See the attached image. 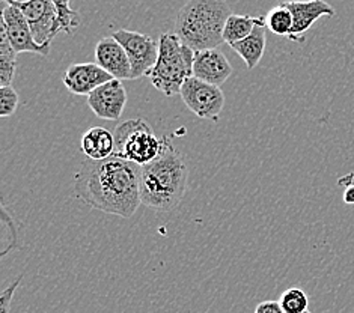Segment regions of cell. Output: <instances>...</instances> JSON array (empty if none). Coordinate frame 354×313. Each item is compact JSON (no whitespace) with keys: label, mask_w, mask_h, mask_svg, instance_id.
<instances>
[{"label":"cell","mask_w":354,"mask_h":313,"mask_svg":"<svg viewBox=\"0 0 354 313\" xmlns=\"http://www.w3.org/2000/svg\"><path fill=\"white\" fill-rule=\"evenodd\" d=\"M257 26H266V15L250 17L231 14L225 23L223 41L231 47L232 44H237V42L246 39Z\"/></svg>","instance_id":"cell-17"},{"label":"cell","mask_w":354,"mask_h":313,"mask_svg":"<svg viewBox=\"0 0 354 313\" xmlns=\"http://www.w3.org/2000/svg\"><path fill=\"white\" fill-rule=\"evenodd\" d=\"M292 15L282 3L272 8V10L266 14V28L277 37H285L290 39L292 33Z\"/></svg>","instance_id":"cell-20"},{"label":"cell","mask_w":354,"mask_h":313,"mask_svg":"<svg viewBox=\"0 0 354 313\" xmlns=\"http://www.w3.org/2000/svg\"><path fill=\"white\" fill-rule=\"evenodd\" d=\"M279 304L285 313H305L309 310V298L301 287H290L279 298Z\"/></svg>","instance_id":"cell-21"},{"label":"cell","mask_w":354,"mask_h":313,"mask_svg":"<svg viewBox=\"0 0 354 313\" xmlns=\"http://www.w3.org/2000/svg\"><path fill=\"white\" fill-rule=\"evenodd\" d=\"M0 222H2V232H0V255L3 258L10 252L20 247L21 225L19 223V220L10 213V209L6 208L3 202H2V217H0Z\"/></svg>","instance_id":"cell-19"},{"label":"cell","mask_w":354,"mask_h":313,"mask_svg":"<svg viewBox=\"0 0 354 313\" xmlns=\"http://www.w3.org/2000/svg\"><path fill=\"white\" fill-rule=\"evenodd\" d=\"M195 52L189 48L175 33H162L158 38V59L149 74L153 86L174 97L180 94L183 84L193 77Z\"/></svg>","instance_id":"cell-4"},{"label":"cell","mask_w":354,"mask_h":313,"mask_svg":"<svg viewBox=\"0 0 354 313\" xmlns=\"http://www.w3.org/2000/svg\"><path fill=\"white\" fill-rule=\"evenodd\" d=\"M17 70V53L12 48L0 14V88L11 86Z\"/></svg>","instance_id":"cell-18"},{"label":"cell","mask_w":354,"mask_h":313,"mask_svg":"<svg viewBox=\"0 0 354 313\" xmlns=\"http://www.w3.org/2000/svg\"><path fill=\"white\" fill-rule=\"evenodd\" d=\"M232 65L218 48L204 50L195 53L193 62V77L221 88L231 77Z\"/></svg>","instance_id":"cell-13"},{"label":"cell","mask_w":354,"mask_h":313,"mask_svg":"<svg viewBox=\"0 0 354 313\" xmlns=\"http://www.w3.org/2000/svg\"><path fill=\"white\" fill-rule=\"evenodd\" d=\"M19 94H17V91L12 86L0 88V116H12L17 112V108H19Z\"/></svg>","instance_id":"cell-23"},{"label":"cell","mask_w":354,"mask_h":313,"mask_svg":"<svg viewBox=\"0 0 354 313\" xmlns=\"http://www.w3.org/2000/svg\"><path fill=\"white\" fill-rule=\"evenodd\" d=\"M57 14H59V26H61V33L71 35L75 28L80 26V15L77 11H74L68 0H55Z\"/></svg>","instance_id":"cell-22"},{"label":"cell","mask_w":354,"mask_h":313,"mask_svg":"<svg viewBox=\"0 0 354 313\" xmlns=\"http://www.w3.org/2000/svg\"><path fill=\"white\" fill-rule=\"evenodd\" d=\"M82 152L88 160L101 162L115 154V137L113 133L104 126H92L82 136Z\"/></svg>","instance_id":"cell-15"},{"label":"cell","mask_w":354,"mask_h":313,"mask_svg":"<svg viewBox=\"0 0 354 313\" xmlns=\"http://www.w3.org/2000/svg\"><path fill=\"white\" fill-rule=\"evenodd\" d=\"M305 313H310V312H309V310H308V312H305Z\"/></svg>","instance_id":"cell-27"},{"label":"cell","mask_w":354,"mask_h":313,"mask_svg":"<svg viewBox=\"0 0 354 313\" xmlns=\"http://www.w3.org/2000/svg\"><path fill=\"white\" fill-rule=\"evenodd\" d=\"M2 19L6 28V35L10 38V42L15 53H37L41 56H48L50 47L39 46L38 42L33 39L32 30L24 14L17 8L10 0L5 2L2 11Z\"/></svg>","instance_id":"cell-9"},{"label":"cell","mask_w":354,"mask_h":313,"mask_svg":"<svg viewBox=\"0 0 354 313\" xmlns=\"http://www.w3.org/2000/svg\"><path fill=\"white\" fill-rule=\"evenodd\" d=\"M88 104L100 120L120 121L127 104V91L121 80H111L88 97Z\"/></svg>","instance_id":"cell-10"},{"label":"cell","mask_w":354,"mask_h":313,"mask_svg":"<svg viewBox=\"0 0 354 313\" xmlns=\"http://www.w3.org/2000/svg\"><path fill=\"white\" fill-rule=\"evenodd\" d=\"M112 37L124 47L130 59L133 80L140 79L143 75L149 77L158 59V41L143 33L125 29L113 32Z\"/></svg>","instance_id":"cell-8"},{"label":"cell","mask_w":354,"mask_h":313,"mask_svg":"<svg viewBox=\"0 0 354 313\" xmlns=\"http://www.w3.org/2000/svg\"><path fill=\"white\" fill-rule=\"evenodd\" d=\"M230 15L231 8L223 0H190L176 15L175 35L195 53L218 48Z\"/></svg>","instance_id":"cell-3"},{"label":"cell","mask_w":354,"mask_h":313,"mask_svg":"<svg viewBox=\"0 0 354 313\" xmlns=\"http://www.w3.org/2000/svg\"><path fill=\"white\" fill-rule=\"evenodd\" d=\"M140 173V166L116 155L101 162L86 158L74 175V194L106 214L130 218L142 204Z\"/></svg>","instance_id":"cell-1"},{"label":"cell","mask_w":354,"mask_h":313,"mask_svg":"<svg viewBox=\"0 0 354 313\" xmlns=\"http://www.w3.org/2000/svg\"><path fill=\"white\" fill-rule=\"evenodd\" d=\"M180 95L184 104L199 120L217 122L225 106V94L218 86H213L195 77H190L183 84Z\"/></svg>","instance_id":"cell-6"},{"label":"cell","mask_w":354,"mask_h":313,"mask_svg":"<svg viewBox=\"0 0 354 313\" xmlns=\"http://www.w3.org/2000/svg\"><path fill=\"white\" fill-rule=\"evenodd\" d=\"M113 80L97 64H73L64 75V84L73 95L89 97L92 92L103 86L104 83Z\"/></svg>","instance_id":"cell-11"},{"label":"cell","mask_w":354,"mask_h":313,"mask_svg":"<svg viewBox=\"0 0 354 313\" xmlns=\"http://www.w3.org/2000/svg\"><path fill=\"white\" fill-rule=\"evenodd\" d=\"M266 26H257L246 39L232 44L231 48L243 59L249 70H254L266 53Z\"/></svg>","instance_id":"cell-16"},{"label":"cell","mask_w":354,"mask_h":313,"mask_svg":"<svg viewBox=\"0 0 354 313\" xmlns=\"http://www.w3.org/2000/svg\"><path fill=\"white\" fill-rule=\"evenodd\" d=\"M10 2L19 8L26 17L33 39L39 46H52L53 39L61 33L56 2L53 0H29V2L10 0Z\"/></svg>","instance_id":"cell-7"},{"label":"cell","mask_w":354,"mask_h":313,"mask_svg":"<svg viewBox=\"0 0 354 313\" xmlns=\"http://www.w3.org/2000/svg\"><path fill=\"white\" fill-rule=\"evenodd\" d=\"M342 199H344V202L347 205H354V184L347 185V189L344 190Z\"/></svg>","instance_id":"cell-26"},{"label":"cell","mask_w":354,"mask_h":313,"mask_svg":"<svg viewBox=\"0 0 354 313\" xmlns=\"http://www.w3.org/2000/svg\"><path fill=\"white\" fill-rule=\"evenodd\" d=\"M286 10L292 15V33L290 39L301 42L303 35L314 26L317 20L322 17H333L335 8L323 0H310V2H283L282 3Z\"/></svg>","instance_id":"cell-14"},{"label":"cell","mask_w":354,"mask_h":313,"mask_svg":"<svg viewBox=\"0 0 354 313\" xmlns=\"http://www.w3.org/2000/svg\"><path fill=\"white\" fill-rule=\"evenodd\" d=\"M115 154L116 157L127 160L140 167L149 164L162 154L165 137H157L149 124L138 117V120L124 121L116 125L113 130Z\"/></svg>","instance_id":"cell-5"},{"label":"cell","mask_w":354,"mask_h":313,"mask_svg":"<svg viewBox=\"0 0 354 313\" xmlns=\"http://www.w3.org/2000/svg\"><path fill=\"white\" fill-rule=\"evenodd\" d=\"M95 64L116 80H133L130 59L113 37L101 38L95 46Z\"/></svg>","instance_id":"cell-12"},{"label":"cell","mask_w":354,"mask_h":313,"mask_svg":"<svg viewBox=\"0 0 354 313\" xmlns=\"http://www.w3.org/2000/svg\"><path fill=\"white\" fill-rule=\"evenodd\" d=\"M255 313H285V312L282 310L279 301L267 300V301H261L258 304Z\"/></svg>","instance_id":"cell-25"},{"label":"cell","mask_w":354,"mask_h":313,"mask_svg":"<svg viewBox=\"0 0 354 313\" xmlns=\"http://www.w3.org/2000/svg\"><path fill=\"white\" fill-rule=\"evenodd\" d=\"M189 169L185 158L165 136L163 151L154 162L142 167V204L157 211H172L180 205L187 189Z\"/></svg>","instance_id":"cell-2"},{"label":"cell","mask_w":354,"mask_h":313,"mask_svg":"<svg viewBox=\"0 0 354 313\" xmlns=\"http://www.w3.org/2000/svg\"><path fill=\"white\" fill-rule=\"evenodd\" d=\"M23 281V276L17 277V281L12 282L10 286L3 290L2 295H0V309H2V313H10L11 310V303H12V297L17 291V287Z\"/></svg>","instance_id":"cell-24"}]
</instances>
